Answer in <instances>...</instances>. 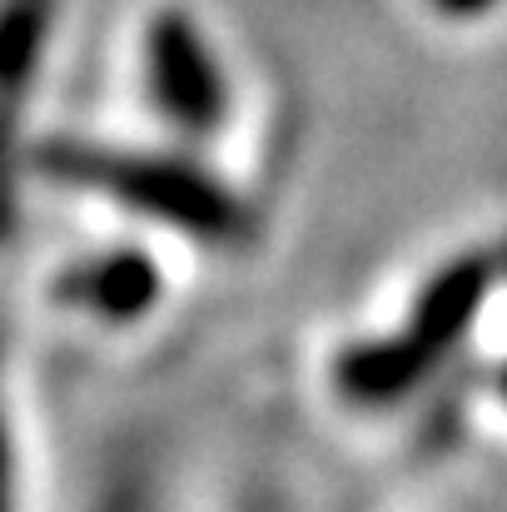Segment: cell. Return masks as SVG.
I'll return each instance as SVG.
<instances>
[{"mask_svg":"<svg viewBox=\"0 0 507 512\" xmlns=\"http://www.w3.org/2000/svg\"><path fill=\"white\" fill-rule=\"evenodd\" d=\"M443 15H458V20H468V15H483V10H493L498 0H433Z\"/></svg>","mask_w":507,"mask_h":512,"instance_id":"obj_1","label":"cell"}]
</instances>
